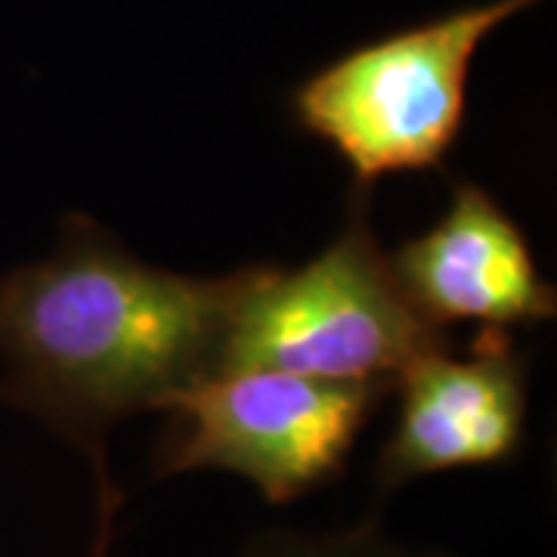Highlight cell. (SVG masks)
Wrapping results in <instances>:
<instances>
[{
	"mask_svg": "<svg viewBox=\"0 0 557 557\" xmlns=\"http://www.w3.org/2000/svg\"><path fill=\"white\" fill-rule=\"evenodd\" d=\"M251 267L183 276L69 214L53 255L0 273V406L38 418L106 471L124 418L214 375Z\"/></svg>",
	"mask_w": 557,
	"mask_h": 557,
	"instance_id": "1",
	"label": "cell"
},
{
	"mask_svg": "<svg viewBox=\"0 0 557 557\" xmlns=\"http://www.w3.org/2000/svg\"><path fill=\"white\" fill-rule=\"evenodd\" d=\"M446 341L406 298L369 218V189L357 186L341 233L317 258L298 270L251 267L220 369L394 384Z\"/></svg>",
	"mask_w": 557,
	"mask_h": 557,
	"instance_id": "3",
	"label": "cell"
},
{
	"mask_svg": "<svg viewBox=\"0 0 557 557\" xmlns=\"http://www.w3.org/2000/svg\"><path fill=\"white\" fill-rule=\"evenodd\" d=\"M119 505L121 493L112 486L109 474L102 471V474H97V536H94V555L90 557H109Z\"/></svg>",
	"mask_w": 557,
	"mask_h": 557,
	"instance_id": "8",
	"label": "cell"
},
{
	"mask_svg": "<svg viewBox=\"0 0 557 557\" xmlns=\"http://www.w3.org/2000/svg\"><path fill=\"white\" fill-rule=\"evenodd\" d=\"M542 0L465 3L357 44L292 90V115L325 143L357 186L440 168L468 115L480 47Z\"/></svg>",
	"mask_w": 557,
	"mask_h": 557,
	"instance_id": "2",
	"label": "cell"
},
{
	"mask_svg": "<svg viewBox=\"0 0 557 557\" xmlns=\"http://www.w3.org/2000/svg\"><path fill=\"white\" fill-rule=\"evenodd\" d=\"M245 557H434L406 552L381 536L372 523L344 530L335 536H304V533H270L258 539Z\"/></svg>",
	"mask_w": 557,
	"mask_h": 557,
	"instance_id": "7",
	"label": "cell"
},
{
	"mask_svg": "<svg viewBox=\"0 0 557 557\" xmlns=\"http://www.w3.org/2000/svg\"><path fill=\"white\" fill-rule=\"evenodd\" d=\"M394 273L434 329L511 332L555 319L557 292L539 270L527 233L496 196L461 180L437 223L391 255Z\"/></svg>",
	"mask_w": 557,
	"mask_h": 557,
	"instance_id": "6",
	"label": "cell"
},
{
	"mask_svg": "<svg viewBox=\"0 0 557 557\" xmlns=\"http://www.w3.org/2000/svg\"><path fill=\"white\" fill-rule=\"evenodd\" d=\"M394 391L379 381H319L276 369H220L164 403L156 478L226 471L270 505L344 474L369 418Z\"/></svg>",
	"mask_w": 557,
	"mask_h": 557,
	"instance_id": "4",
	"label": "cell"
},
{
	"mask_svg": "<svg viewBox=\"0 0 557 557\" xmlns=\"http://www.w3.org/2000/svg\"><path fill=\"white\" fill-rule=\"evenodd\" d=\"M397 418L375 461L379 493L421 478L515 461L527 434L530 362L502 329H480L461 354L440 344L397 381Z\"/></svg>",
	"mask_w": 557,
	"mask_h": 557,
	"instance_id": "5",
	"label": "cell"
}]
</instances>
